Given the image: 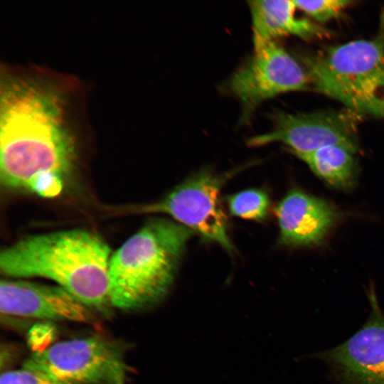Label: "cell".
<instances>
[{"mask_svg": "<svg viewBox=\"0 0 384 384\" xmlns=\"http://www.w3.org/2000/svg\"><path fill=\"white\" fill-rule=\"evenodd\" d=\"M195 233L166 218H154L111 256L112 306L131 310L158 302L171 286L188 242Z\"/></svg>", "mask_w": 384, "mask_h": 384, "instance_id": "cell-3", "label": "cell"}, {"mask_svg": "<svg viewBox=\"0 0 384 384\" xmlns=\"http://www.w3.org/2000/svg\"><path fill=\"white\" fill-rule=\"evenodd\" d=\"M0 384H73L46 374L22 368L1 374Z\"/></svg>", "mask_w": 384, "mask_h": 384, "instance_id": "cell-16", "label": "cell"}, {"mask_svg": "<svg viewBox=\"0 0 384 384\" xmlns=\"http://www.w3.org/2000/svg\"><path fill=\"white\" fill-rule=\"evenodd\" d=\"M297 9L320 25L338 18L353 3L349 0H294Z\"/></svg>", "mask_w": 384, "mask_h": 384, "instance_id": "cell-15", "label": "cell"}, {"mask_svg": "<svg viewBox=\"0 0 384 384\" xmlns=\"http://www.w3.org/2000/svg\"><path fill=\"white\" fill-rule=\"evenodd\" d=\"M228 92L240 102L242 122L249 120L257 107L278 95L310 87L304 67L276 41L255 50L229 78Z\"/></svg>", "mask_w": 384, "mask_h": 384, "instance_id": "cell-7", "label": "cell"}, {"mask_svg": "<svg viewBox=\"0 0 384 384\" xmlns=\"http://www.w3.org/2000/svg\"><path fill=\"white\" fill-rule=\"evenodd\" d=\"M355 154L344 146L329 145L298 158L329 186L347 191L357 181L358 165Z\"/></svg>", "mask_w": 384, "mask_h": 384, "instance_id": "cell-13", "label": "cell"}, {"mask_svg": "<svg viewBox=\"0 0 384 384\" xmlns=\"http://www.w3.org/2000/svg\"><path fill=\"white\" fill-rule=\"evenodd\" d=\"M110 257L98 235L70 229L29 236L6 247L0 269L9 277L50 279L92 309L107 313Z\"/></svg>", "mask_w": 384, "mask_h": 384, "instance_id": "cell-2", "label": "cell"}, {"mask_svg": "<svg viewBox=\"0 0 384 384\" xmlns=\"http://www.w3.org/2000/svg\"><path fill=\"white\" fill-rule=\"evenodd\" d=\"M233 174L218 175L203 169L187 178L160 200L141 207L147 213H164L191 229L204 241L215 242L228 252L235 251L220 191Z\"/></svg>", "mask_w": 384, "mask_h": 384, "instance_id": "cell-6", "label": "cell"}, {"mask_svg": "<svg viewBox=\"0 0 384 384\" xmlns=\"http://www.w3.org/2000/svg\"><path fill=\"white\" fill-rule=\"evenodd\" d=\"M364 325L347 341L317 354L338 384H384V315L373 292Z\"/></svg>", "mask_w": 384, "mask_h": 384, "instance_id": "cell-9", "label": "cell"}, {"mask_svg": "<svg viewBox=\"0 0 384 384\" xmlns=\"http://www.w3.org/2000/svg\"><path fill=\"white\" fill-rule=\"evenodd\" d=\"M383 117H384V97H383Z\"/></svg>", "mask_w": 384, "mask_h": 384, "instance_id": "cell-17", "label": "cell"}, {"mask_svg": "<svg viewBox=\"0 0 384 384\" xmlns=\"http://www.w3.org/2000/svg\"><path fill=\"white\" fill-rule=\"evenodd\" d=\"M274 213L279 227V244L289 247L320 245L338 218L332 205L298 188L287 193Z\"/></svg>", "mask_w": 384, "mask_h": 384, "instance_id": "cell-11", "label": "cell"}, {"mask_svg": "<svg viewBox=\"0 0 384 384\" xmlns=\"http://www.w3.org/2000/svg\"><path fill=\"white\" fill-rule=\"evenodd\" d=\"M359 116L347 109L300 113L277 112L272 115V129L250 138L247 143L249 146L258 147L279 142L297 157L329 145L342 146L356 153Z\"/></svg>", "mask_w": 384, "mask_h": 384, "instance_id": "cell-8", "label": "cell"}, {"mask_svg": "<svg viewBox=\"0 0 384 384\" xmlns=\"http://www.w3.org/2000/svg\"><path fill=\"white\" fill-rule=\"evenodd\" d=\"M23 368L73 384H127L124 353L101 336L58 342L33 353Z\"/></svg>", "mask_w": 384, "mask_h": 384, "instance_id": "cell-5", "label": "cell"}, {"mask_svg": "<svg viewBox=\"0 0 384 384\" xmlns=\"http://www.w3.org/2000/svg\"><path fill=\"white\" fill-rule=\"evenodd\" d=\"M229 213L245 220H265L270 208L268 194L260 188H250L233 193L226 198Z\"/></svg>", "mask_w": 384, "mask_h": 384, "instance_id": "cell-14", "label": "cell"}, {"mask_svg": "<svg viewBox=\"0 0 384 384\" xmlns=\"http://www.w3.org/2000/svg\"><path fill=\"white\" fill-rule=\"evenodd\" d=\"M248 4L255 50L282 36H294L304 40H315L330 35L321 25L297 16L294 1H250Z\"/></svg>", "mask_w": 384, "mask_h": 384, "instance_id": "cell-12", "label": "cell"}, {"mask_svg": "<svg viewBox=\"0 0 384 384\" xmlns=\"http://www.w3.org/2000/svg\"><path fill=\"white\" fill-rule=\"evenodd\" d=\"M0 310L5 315L40 319L96 321L92 309L64 288L25 280L1 281Z\"/></svg>", "mask_w": 384, "mask_h": 384, "instance_id": "cell-10", "label": "cell"}, {"mask_svg": "<svg viewBox=\"0 0 384 384\" xmlns=\"http://www.w3.org/2000/svg\"><path fill=\"white\" fill-rule=\"evenodd\" d=\"M68 95L37 75H6L0 100V178L6 188L33 193L64 179L77 156Z\"/></svg>", "mask_w": 384, "mask_h": 384, "instance_id": "cell-1", "label": "cell"}, {"mask_svg": "<svg viewBox=\"0 0 384 384\" xmlns=\"http://www.w3.org/2000/svg\"><path fill=\"white\" fill-rule=\"evenodd\" d=\"M310 86L359 115L383 117L384 13L375 36L327 46L303 58Z\"/></svg>", "mask_w": 384, "mask_h": 384, "instance_id": "cell-4", "label": "cell"}]
</instances>
